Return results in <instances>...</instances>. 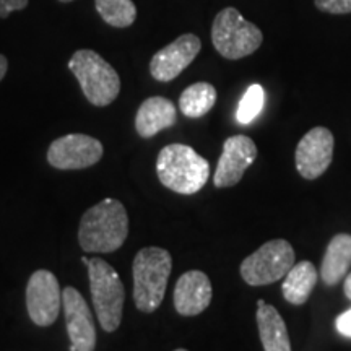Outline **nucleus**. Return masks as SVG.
I'll use <instances>...</instances> for the list:
<instances>
[{
    "label": "nucleus",
    "instance_id": "nucleus-18",
    "mask_svg": "<svg viewBox=\"0 0 351 351\" xmlns=\"http://www.w3.org/2000/svg\"><path fill=\"white\" fill-rule=\"evenodd\" d=\"M317 278V269H315L313 262L302 261L300 263H295L285 276L282 287L285 300L295 306H302L309 300L311 293L314 291Z\"/></svg>",
    "mask_w": 351,
    "mask_h": 351
},
{
    "label": "nucleus",
    "instance_id": "nucleus-2",
    "mask_svg": "<svg viewBox=\"0 0 351 351\" xmlns=\"http://www.w3.org/2000/svg\"><path fill=\"white\" fill-rule=\"evenodd\" d=\"M156 174L160 182L169 191L192 195L207 184L210 165L189 145L171 143L156 158Z\"/></svg>",
    "mask_w": 351,
    "mask_h": 351
},
{
    "label": "nucleus",
    "instance_id": "nucleus-23",
    "mask_svg": "<svg viewBox=\"0 0 351 351\" xmlns=\"http://www.w3.org/2000/svg\"><path fill=\"white\" fill-rule=\"evenodd\" d=\"M28 7V0H0V19H7L12 12L23 10Z\"/></svg>",
    "mask_w": 351,
    "mask_h": 351
},
{
    "label": "nucleus",
    "instance_id": "nucleus-21",
    "mask_svg": "<svg viewBox=\"0 0 351 351\" xmlns=\"http://www.w3.org/2000/svg\"><path fill=\"white\" fill-rule=\"evenodd\" d=\"M263 108V88L257 83H254L247 88L243 99L239 101L238 112H236V119L239 124H251L256 117L261 114Z\"/></svg>",
    "mask_w": 351,
    "mask_h": 351
},
{
    "label": "nucleus",
    "instance_id": "nucleus-28",
    "mask_svg": "<svg viewBox=\"0 0 351 351\" xmlns=\"http://www.w3.org/2000/svg\"><path fill=\"white\" fill-rule=\"evenodd\" d=\"M174 351H187V350H184V348H178V350H174Z\"/></svg>",
    "mask_w": 351,
    "mask_h": 351
},
{
    "label": "nucleus",
    "instance_id": "nucleus-27",
    "mask_svg": "<svg viewBox=\"0 0 351 351\" xmlns=\"http://www.w3.org/2000/svg\"><path fill=\"white\" fill-rule=\"evenodd\" d=\"M60 2H64V3H67V2H72V0H60Z\"/></svg>",
    "mask_w": 351,
    "mask_h": 351
},
{
    "label": "nucleus",
    "instance_id": "nucleus-14",
    "mask_svg": "<svg viewBox=\"0 0 351 351\" xmlns=\"http://www.w3.org/2000/svg\"><path fill=\"white\" fill-rule=\"evenodd\" d=\"M212 282L204 271L191 270L179 276L174 288V307L181 315H199L210 306Z\"/></svg>",
    "mask_w": 351,
    "mask_h": 351
},
{
    "label": "nucleus",
    "instance_id": "nucleus-1",
    "mask_svg": "<svg viewBox=\"0 0 351 351\" xmlns=\"http://www.w3.org/2000/svg\"><path fill=\"white\" fill-rule=\"evenodd\" d=\"M129 236V215L122 202L103 199L88 208L80 219L78 243L85 252L109 254L117 251Z\"/></svg>",
    "mask_w": 351,
    "mask_h": 351
},
{
    "label": "nucleus",
    "instance_id": "nucleus-13",
    "mask_svg": "<svg viewBox=\"0 0 351 351\" xmlns=\"http://www.w3.org/2000/svg\"><path fill=\"white\" fill-rule=\"evenodd\" d=\"M62 302L70 345L75 346L77 351H95V320L85 298L75 288L67 287L62 293Z\"/></svg>",
    "mask_w": 351,
    "mask_h": 351
},
{
    "label": "nucleus",
    "instance_id": "nucleus-22",
    "mask_svg": "<svg viewBox=\"0 0 351 351\" xmlns=\"http://www.w3.org/2000/svg\"><path fill=\"white\" fill-rule=\"evenodd\" d=\"M319 10L332 13V15H345L351 13V0H314Z\"/></svg>",
    "mask_w": 351,
    "mask_h": 351
},
{
    "label": "nucleus",
    "instance_id": "nucleus-19",
    "mask_svg": "<svg viewBox=\"0 0 351 351\" xmlns=\"http://www.w3.org/2000/svg\"><path fill=\"white\" fill-rule=\"evenodd\" d=\"M217 103V90L207 82H199L187 86L179 98V109L186 117L199 119L212 111Z\"/></svg>",
    "mask_w": 351,
    "mask_h": 351
},
{
    "label": "nucleus",
    "instance_id": "nucleus-10",
    "mask_svg": "<svg viewBox=\"0 0 351 351\" xmlns=\"http://www.w3.org/2000/svg\"><path fill=\"white\" fill-rule=\"evenodd\" d=\"M335 138L326 127H314L300 140L296 147V169L307 181L322 176L332 165Z\"/></svg>",
    "mask_w": 351,
    "mask_h": 351
},
{
    "label": "nucleus",
    "instance_id": "nucleus-5",
    "mask_svg": "<svg viewBox=\"0 0 351 351\" xmlns=\"http://www.w3.org/2000/svg\"><path fill=\"white\" fill-rule=\"evenodd\" d=\"M70 72L80 83L83 95L93 106H109L119 96L121 78L116 69L91 49H80L69 60Z\"/></svg>",
    "mask_w": 351,
    "mask_h": 351
},
{
    "label": "nucleus",
    "instance_id": "nucleus-20",
    "mask_svg": "<svg viewBox=\"0 0 351 351\" xmlns=\"http://www.w3.org/2000/svg\"><path fill=\"white\" fill-rule=\"evenodd\" d=\"M96 10L108 25L127 28L137 19V7L132 0H95Z\"/></svg>",
    "mask_w": 351,
    "mask_h": 351
},
{
    "label": "nucleus",
    "instance_id": "nucleus-8",
    "mask_svg": "<svg viewBox=\"0 0 351 351\" xmlns=\"http://www.w3.org/2000/svg\"><path fill=\"white\" fill-rule=\"evenodd\" d=\"M62 291L56 275L49 270H38L26 285V309L39 327H49L59 317Z\"/></svg>",
    "mask_w": 351,
    "mask_h": 351
},
{
    "label": "nucleus",
    "instance_id": "nucleus-25",
    "mask_svg": "<svg viewBox=\"0 0 351 351\" xmlns=\"http://www.w3.org/2000/svg\"><path fill=\"white\" fill-rule=\"evenodd\" d=\"M7 69H8V60H7V57L0 54V82H2V78L5 77Z\"/></svg>",
    "mask_w": 351,
    "mask_h": 351
},
{
    "label": "nucleus",
    "instance_id": "nucleus-16",
    "mask_svg": "<svg viewBox=\"0 0 351 351\" xmlns=\"http://www.w3.org/2000/svg\"><path fill=\"white\" fill-rule=\"evenodd\" d=\"M257 327L258 337L265 351H291L287 324L276 307L257 301Z\"/></svg>",
    "mask_w": 351,
    "mask_h": 351
},
{
    "label": "nucleus",
    "instance_id": "nucleus-4",
    "mask_svg": "<svg viewBox=\"0 0 351 351\" xmlns=\"http://www.w3.org/2000/svg\"><path fill=\"white\" fill-rule=\"evenodd\" d=\"M86 269L96 317L104 332H116L124 313V283L121 282L119 274L103 258H88Z\"/></svg>",
    "mask_w": 351,
    "mask_h": 351
},
{
    "label": "nucleus",
    "instance_id": "nucleus-3",
    "mask_svg": "<svg viewBox=\"0 0 351 351\" xmlns=\"http://www.w3.org/2000/svg\"><path fill=\"white\" fill-rule=\"evenodd\" d=\"M173 258L166 249L143 247L132 263L134 301L140 313H155L165 300Z\"/></svg>",
    "mask_w": 351,
    "mask_h": 351
},
{
    "label": "nucleus",
    "instance_id": "nucleus-15",
    "mask_svg": "<svg viewBox=\"0 0 351 351\" xmlns=\"http://www.w3.org/2000/svg\"><path fill=\"white\" fill-rule=\"evenodd\" d=\"M178 121V109L163 96H152L140 104L135 116V129L142 138L155 137L158 132L173 127Z\"/></svg>",
    "mask_w": 351,
    "mask_h": 351
},
{
    "label": "nucleus",
    "instance_id": "nucleus-7",
    "mask_svg": "<svg viewBox=\"0 0 351 351\" xmlns=\"http://www.w3.org/2000/svg\"><path fill=\"white\" fill-rule=\"evenodd\" d=\"M295 263L293 245L287 239H274L244 258L241 276L251 287H263L285 278Z\"/></svg>",
    "mask_w": 351,
    "mask_h": 351
},
{
    "label": "nucleus",
    "instance_id": "nucleus-11",
    "mask_svg": "<svg viewBox=\"0 0 351 351\" xmlns=\"http://www.w3.org/2000/svg\"><path fill=\"white\" fill-rule=\"evenodd\" d=\"M257 158V147L247 135H232L223 145L213 182L218 189L236 186Z\"/></svg>",
    "mask_w": 351,
    "mask_h": 351
},
{
    "label": "nucleus",
    "instance_id": "nucleus-24",
    "mask_svg": "<svg viewBox=\"0 0 351 351\" xmlns=\"http://www.w3.org/2000/svg\"><path fill=\"white\" fill-rule=\"evenodd\" d=\"M335 326H337V330H339V333L351 339V309L345 311L343 314H340L339 317H337Z\"/></svg>",
    "mask_w": 351,
    "mask_h": 351
},
{
    "label": "nucleus",
    "instance_id": "nucleus-12",
    "mask_svg": "<svg viewBox=\"0 0 351 351\" xmlns=\"http://www.w3.org/2000/svg\"><path fill=\"white\" fill-rule=\"evenodd\" d=\"M202 49L195 34H182L173 43L158 51L150 62V73L158 82H173L194 62Z\"/></svg>",
    "mask_w": 351,
    "mask_h": 351
},
{
    "label": "nucleus",
    "instance_id": "nucleus-9",
    "mask_svg": "<svg viewBox=\"0 0 351 351\" xmlns=\"http://www.w3.org/2000/svg\"><path fill=\"white\" fill-rule=\"evenodd\" d=\"M103 153V143L98 138L85 134H69L51 143L47 161L56 169H85L98 163Z\"/></svg>",
    "mask_w": 351,
    "mask_h": 351
},
{
    "label": "nucleus",
    "instance_id": "nucleus-17",
    "mask_svg": "<svg viewBox=\"0 0 351 351\" xmlns=\"http://www.w3.org/2000/svg\"><path fill=\"white\" fill-rule=\"evenodd\" d=\"M351 267V234L340 232L328 243L320 267V278L327 287L341 282Z\"/></svg>",
    "mask_w": 351,
    "mask_h": 351
},
{
    "label": "nucleus",
    "instance_id": "nucleus-26",
    "mask_svg": "<svg viewBox=\"0 0 351 351\" xmlns=\"http://www.w3.org/2000/svg\"><path fill=\"white\" fill-rule=\"evenodd\" d=\"M343 291H345L346 298H348V300L351 301V274L346 275V278H345V285H343Z\"/></svg>",
    "mask_w": 351,
    "mask_h": 351
},
{
    "label": "nucleus",
    "instance_id": "nucleus-6",
    "mask_svg": "<svg viewBox=\"0 0 351 351\" xmlns=\"http://www.w3.org/2000/svg\"><path fill=\"white\" fill-rule=\"evenodd\" d=\"M263 41L261 28L244 20L236 8L228 7L215 16L212 43L225 59L238 60L256 52Z\"/></svg>",
    "mask_w": 351,
    "mask_h": 351
}]
</instances>
